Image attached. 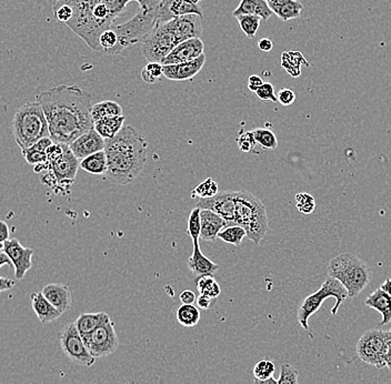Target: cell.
Returning <instances> with one entry per match:
<instances>
[{
	"label": "cell",
	"mask_w": 391,
	"mask_h": 384,
	"mask_svg": "<svg viewBox=\"0 0 391 384\" xmlns=\"http://www.w3.org/2000/svg\"><path fill=\"white\" fill-rule=\"evenodd\" d=\"M15 286H16V281L8 278H3V277L0 275V293L13 289Z\"/></svg>",
	"instance_id": "obj_53"
},
{
	"label": "cell",
	"mask_w": 391,
	"mask_h": 384,
	"mask_svg": "<svg viewBox=\"0 0 391 384\" xmlns=\"http://www.w3.org/2000/svg\"><path fill=\"white\" fill-rule=\"evenodd\" d=\"M91 115L93 123H96L98 120L105 119V118L123 116V107L116 101H100L98 104L91 106Z\"/></svg>",
	"instance_id": "obj_30"
},
{
	"label": "cell",
	"mask_w": 391,
	"mask_h": 384,
	"mask_svg": "<svg viewBox=\"0 0 391 384\" xmlns=\"http://www.w3.org/2000/svg\"><path fill=\"white\" fill-rule=\"evenodd\" d=\"M243 15H254L260 17L263 22H267L274 13L266 0H240L237 8L233 11V16L236 18Z\"/></svg>",
	"instance_id": "obj_25"
},
{
	"label": "cell",
	"mask_w": 391,
	"mask_h": 384,
	"mask_svg": "<svg viewBox=\"0 0 391 384\" xmlns=\"http://www.w3.org/2000/svg\"><path fill=\"white\" fill-rule=\"evenodd\" d=\"M3 243H0V251L3 250Z\"/></svg>",
	"instance_id": "obj_60"
},
{
	"label": "cell",
	"mask_w": 391,
	"mask_h": 384,
	"mask_svg": "<svg viewBox=\"0 0 391 384\" xmlns=\"http://www.w3.org/2000/svg\"><path fill=\"white\" fill-rule=\"evenodd\" d=\"M54 142L50 139V137H46L39 141L36 142L35 145L31 146L28 149L22 150V153L28 164L33 166L45 164L47 161V149L52 145Z\"/></svg>",
	"instance_id": "obj_28"
},
{
	"label": "cell",
	"mask_w": 391,
	"mask_h": 384,
	"mask_svg": "<svg viewBox=\"0 0 391 384\" xmlns=\"http://www.w3.org/2000/svg\"><path fill=\"white\" fill-rule=\"evenodd\" d=\"M110 316L105 312H97V314H82L75 320V327L82 338L86 335H91L93 330H96L99 325H102Z\"/></svg>",
	"instance_id": "obj_26"
},
{
	"label": "cell",
	"mask_w": 391,
	"mask_h": 384,
	"mask_svg": "<svg viewBox=\"0 0 391 384\" xmlns=\"http://www.w3.org/2000/svg\"><path fill=\"white\" fill-rule=\"evenodd\" d=\"M386 367L391 371V330L387 331Z\"/></svg>",
	"instance_id": "obj_55"
},
{
	"label": "cell",
	"mask_w": 391,
	"mask_h": 384,
	"mask_svg": "<svg viewBox=\"0 0 391 384\" xmlns=\"http://www.w3.org/2000/svg\"><path fill=\"white\" fill-rule=\"evenodd\" d=\"M381 289L383 291L387 292L391 297V279H387L383 284H381Z\"/></svg>",
	"instance_id": "obj_59"
},
{
	"label": "cell",
	"mask_w": 391,
	"mask_h": 384,
	"mask_svg": "<svg viewBox=\"0 0 391 384\" xmlns=\"http://www.w3.org/2000/svg\"><path fill=\"white\" fill-rule=\"evenodd\" d=\"M169 22L179 44L188 39L200 38L203 35V18L198 15H186Z\"/></svg>",
	"instance_id": "obj_18"
},
{
	"label": "cell",
	"mask_w": 391,
	"mask_h": 384,
	"mask_svg": "<svg viewBox=\"0 0 391 384\" xmlns=\"http://www.w3.org/2000/svg\"><path fill=\"white\" fill-rule=\"evenodd\" d=\"M177 321L186 328H192L200 321L199 309L194 305H183L178 308Z\"/></svg>",
	"instance_id": "obj_33"
},
{
	"label": "cell",
	"mask_w": 391,
	"mask_h": 384,
	"mask_svg": "<svg viewBox=\"0 0 391 384\" xmlns=\"http://www.w3.org/2000/svg\"><path fill=\"white\" fill-rule=\"evenodd\" d=\"M68 146L75 157L80 161L88 155L102 151L105 149V139L97 134L95 129L91 128L80 135Z\"/></svg>",
	"instance_id": "obj_17"
},
{
	"label": "cell",
	"mask_w": 391,
	"mask_h": 384,
	"mask_svg": "<svg viewBox=\"0 0 391 384\" xmlns=\"http://www.w3.org/2000/svg\"><path fill=\"white\" fill-rule=\"evenodd\" d=\"M298 376L297 369L288 363H284L280 368L279 379L277 381L278 384H298Z\"/></svg>",
	"instance_id": "obj_44"
},
{
	"label": "cell",
	"mask_w": 391,
	"mask_h": 384,
	"mask_svg": "<svg viewBox=\"0 0 391 384\" xmlns=\"http://www.w3.org/2000/svg\"><path fill=\"white\" fill-rule=\"evenodd\" d=\"M203 54H205V45L201 38L188 39L178 44L169 55L162 60V65L186 63L200 57Z\"/></svg>",
	"instance_id": "obj_16"
},
{
	"label": "cell",
	"mask_w": 391,
	"mask_h": 384,
	"mask_svg": "<svg viewBox=\"0 0 391 384\" xmlns=\"http://www.w3.org/2000/svg\"><path fill=\"white\" fill-rule=\"evenodd\" d=\"M309 66L307 63L304 56L301 55L299 52H284L282 56V66L284 70L287 71L288 74L291 76L297 77L300 76L301 74V65Z\"/></svg>",
	"instance_id": "obj_31"
},
{
	"label": "cell",
	"mask_w": 391,
	"mask_h": 384,
	"mask_svg": "<svg viewBox=\"0 0 391 384\" xmlns=\"http://www.w3.org/2000/svg\"><path fill=\"white\" fill-rule=\"evenodd\" d=\"M196 295L192 290H183L181 293V301L183 305H194L196 302Z\"/></svg>",
	"instance_id": "obj_50"
},
{
	"label": "cell",
	"mask_w": 391,
	"mask_h": 384,
	"mask_svg": "<svg viewBox=\"0 0 391 384\" xmlns=\"http://www.w3.org/2000/svg\"><path fill=\"white\" fill-rule=\"evenodd\" d=\"M257 98L263 101H271V102H278L277 95L275 93V88L270 82H263V85L256 91Z\"/></svg>",
	"instance_id": "obj_47"
},
{
	"label": "cell",
	"mask_w": 391,
	"mask_h": 384,
	"mask_svg": "<svg viewBox=\"0 0 391 384\" xmlns=\"http://www.w3.org/2000/svg\"><path fill=\"white\" fill-rule=\"evenodd\" d=\"M200 1L201 0H159L156 24L192 14L204 18V10L199 6Z\"/></svg>",
	"instance_id": "obj_15"
},
{
	"label": "cell",
	"mask_w": 391,
	"mask_h": 384,
	"mask_svg": "<svg viewBox=\"0 0 391 384\" xmlns=\"http://www.w3.org/2000/svg\"><path fill=\"white\" fill-rule=\"evenodd\" d=\"M355 352L367 364L377 369L386 367L387 331L369 330L361 335L355 346Z\"/></svg>",
	"instance_id": "obj_10"
},
{
	"label": "cell",
	"mask_w": 391,
	"mask_h": 384,
	"mask_svg": "<svg viewBox=\"0 0 391 384\" xmlns=\"http://www.w3.org/2000/svg\"><path fill=\"white\" fill-rule=\"evenodd\" d=\"M99 52H102L105 55H117L121 52L119 48V43H118V36L115 30H105L104 33L100 35L98 40Z\"/></svg>",
	"instance_id": "obj_32"
},
{
	"label": "cell",
	"mask_w": 391,
	"mask_h": 384,
	"mask_svg": "<svg viewBox=\"0 0 391 384\" xmlns=\"http://www.w3.org/2000/svg\"><path fill=\"white\" fill-rule=\"evenodd\" d=\"M56 1H61V0H56Z\"/></svg>",
	"instance_id": "obj_61"
},
{
	"label": "cell",
	"mask_w": 391,
	"mask_h": 384,
	"mask_svg": "<svg viewBox=\"0 0 391 384\" xmlns=\"http://www.w3.org/2000/svg\"><path fill=\"white\" fill-rule=\"evenodd\" d=\"M263 85V80L261 79V77L258 76V75H252V76L249 77L248 89L252 91V93H256Z\"/></svg>",
	"instance_id": "obj_49"
},
{
	"label": "cell",
	"mask_w": 391,
	"mask_h": 384,
	"mask_svg": "<svg viewBox=\"0 0 391 384\" xmlns=\"http://www.w3.org/2000/svg\"><path fill=\"white\" fill-rule=\"evenodd\" d=\"M6 265H11L10 260H9L8 256H6L5 252L1 250L0 251V268Z\"/></svg>",
	"instance_id": "obj_57"
},
{
	"label": "cell",
	"mask_w": 391,
	"mask_h": 384,
	"mask_svg": "<svg viewBox=\"0 0 391 384\" xmlns=\"http://www.w3.org/2000/svg\"><path fill=\"white\" fill-rule=\"evenodd\" d=\"M302 9L304 6L298 0H287L275 15L279 17L282 22H289L300 18Z\"/></svg>",
	"instance_id": "obj_36"
},
{
	"label": "cell",
	"mask_w": 391,
	"mask_h": 384,
	"mask_svg": "<svg viewBox=\"0 0 391 384\" xmlns=\"http://www.w3.org/2000/svg\"><path fill=\"white\" fill-rule=\"evenodd\" d=\"M79 168L84 171L88 172L89 175H106L107 157L104 150L93 153V155H88L85 159L80 160Z\"/></svg>",
	"instance_id": "obj_29"
},
{
	"label": "cell",
	"mask_w": 391,
	"mask_h": 384,
	"mask_svg": "<svg viewBox=\"0 0 391 384\" xmlns=\"http://www.w3.org/2000/svg\"><path fill=\"white\" fill-rule=\"evenodd\" d=\"M141 54L149 63H160L179 44L170 22H158L142 38Z\"/></svg>",
	"instance_id": "obj_9"
},
{
	"label": "cell",
	"mask_w": 391,
	"mask_h": 384,
	"mask_svg": "<svg viewBox=\"0 0 391 384\" xmlns=\"http://www.w3.org/2000/svg\"><path fill=\"white\" fill-rule=\"evenodd\" d=\"M276 372V365L270 359H263L258 361L254 367L252 374L254 379L267 380L274 376Z\"/></svg>",
	"instance_id": "obj_39"
},
{
	"label": "cell",
	"mask_w": 391,
	"mask_h": 384,
	"mask_svg": "<svg viewBox=\"0 0 391 384\" xmlns=\"http://www.w3.org/2000/svg\"><path fill=\"white\" fill-rule=\"evenodd\" d=\"M245 237H247V233L244 228H241L240 226H237V224L224 226L218 235L219 239H222L224 243L236 245V247L240 245Z\"/></svg>",
	"instance_id": "obj_35"
},
{
	"label": "cell",
	"mask_w": 391,
	"mask_h": 384,
	"mask_svg": "<svg viewBox=\"0 0 391 384\" xmlns=\"http://www.w3.org/2000/svg\"><path fill=\"white\" fill-rule=\"evenodd\" d=\"M236 20H238L241 31L249 39H254L256 37L260 24L263 22L260 17L254 16V15H243V16L236 17Z\"/></svg>",
	"instance_id": "obj_37"
},
{
	"label": "cell",
	"mask_w": 391,
	"mask_h": 384,
	"mask_svg": "<svg viewBox=\"0 0 391 384\" xmlns=\"http://www.w3.org/2000/svg\"><path fill=\"white\" fill-rule=\"evenodd\" d=\"M196 302H197L198 309H201V310H207V309L210 308L211 302H213V299L207 297V295H200L199 297L196 299Z\"/></svg>",
	"instance_id": "obj_51"
},
{
	"label": "cell",
	"mask_w": 391,
	"mask_h": 384,
	"mask_svg": "<svg viewBox=\"0 0 391 384\" xmlns=\"http://www.w3.org/2000/svg\"><path fill=\"white\" fill-rule=\"evenodd\" d=\"M3 252L8 256L11 265L15 268V278L22 280L26 273L33 267V256L35 250L24 247L20 240L8 239L3 243Z\"/></svg>",
	"instance_id": "obj_13"
},
{
	"label": "cell",
	"mask_w": 391,
	"mask_h": 384,
	"mask_svg": "<svg viewBox=\"0 0 391 384\" xmlns=\"http://www.w3.org/2000/svg\"><path fill=\"white\" fill-rule=\"evenodd\" d=\"M328 277L345 286L348 297L355 298L370 284L371 268L355 254H342L329 261Z\"/></svg>",
	"instance_id": "obj_6"
},
{
	"label": "cell",
	"mask_w": 391,
	"mask_h": 384,
	"mask_svg": "<svg viewBox=\"0 0 391 384\" xmlns=\"http://www.w3.org/2000/svg\"><path fill=\"white\" fill-rule=\"evenodd\" d=\"M365 305L368 308L374 309L381 314V322L379 325H387L391 322V297L383 291L381 288H378L372 292L369 297L367 298Z\"/></svg>",
	"instance_id": "obj_24"
},
{
	"label": "cell",
	"mask_w": 391,
	"mask_h": 384,
	"mask_svg": "<svg viewBox=\"0 0 391 384\" xmlns=\"http://www.w3.org/2000/svg\"><path fill=\"white\" fill-rule=\"evenodd\" d=\"M46 153V162L35 166L33 171L39 174L43 185L49 187L55 194L59 191L69 192L76 181L79 160L65 144H52Z\"/></svg>",
	"instance_id": "obj_4"
},
{
	"label": "cell",
	"mask_w": 391,
	"mask_h": 384,
	"mask_svg": "<svg viewBox=\"0 0 391 384\" xmlns=\"http://www.w3.org/2000/svg\"><path fill=\"white\" fill-rule=\"evenodd\" d=\"M164 76V68L160 63H148L142 68L141 78L147 84H155Z\"/></svg>",
	"instance_id": "obj_40"
},
{
	"label": "cell",
	"mask_w": 391,
	"mask_h": 384,
	"mask_svg": "<svg viewBox=\"0 0 391 384\" xmlns=\"http://www.w3.org/2000/svg\"><path fill=\"white\" fill-rule=\"evenodd\" d=\"M266 1H267L269 8L271 9V11H273L275 15L277 11L279 10L280 7H282V6L284 5L287 0H266Z\"/></svg>",
	"instance_id": "obj_56"
},
{
	"label": "cell",
	"mask_w": 391,
	"mask_h": 384,
	"mask_svg": "<svg viewBox=\"0 0 391 384\" xmlns=\"http://www.w3.org/2000/svg\"><path fill=\"white\" fill-rule=\"evenodd\" d=\"M31 307L36 316L43 325L57 321L63 314L44 297L40 292H33L31 295Z\"/></svg>",
	"instance_id": "obj_22"
},
{
	"label": "cell",
	"mask_w": 391,
	"mask_h": 384,
	"mask_svg": "<svg viewBox=\"0 0 391 384\" xmlns=\"http://www.w3.org/2000/svg\"><path fill=\"white\" fill-rule=\"evenodd\" d=\"M237 144H238L239 149H240L243 153H250V151L254 149L256 145H257V142L254 140L252 131L243 132V134L239 136L238 139H237Z\"/></svg>",
	"instance_id": "obj_46"
},
{
	"label": "cell",
	"mask_w": 391,
	"mask_h": 384,
	"mask_svg": "<svg viewBox=\"0 0 391 384\" xmlns=\"http://www.w3.org/2000/svg\"><path fill=\"white\" fill-rule=\"evenodd\" d=\"M296 207L299 213L310 215L316 208L315 198L307 192H299L296 194Z\"/></svg>",
	"instance_id": "obj_41"
},
{
	"label": "cell",
	"mask_w": 391,
	"mask_h": 384,
	"mask_svg": "<svg viewBox=\"0 0 391 384\" xmlns=\"http://www.w3.org/2000/svg\"><path fill=\"white\" fill-rule=\"evenodd\" d=\"M54 14L59 22L68 24L69 20L72 18L74 11L70 5H68L65 0H61L54 3Z\"/></svg>",
	"instance_id": "obj_45"
},
{
	"label": "cell",
	"mask_w": 391,
	"mask_h": 384,
	"mask_svg": "<svg viewBox=\"0 0 391 384\" xmlns=\"http://www.w3.org/2000/svg\"><path fill=\"white\" fill-rule=\"evenodd\" d=\"M197 289L200 295H207L210 299H216L220 295L222 289L213 275H200L197 279Z\"/></svg>",
	"instance_id": "obj_34"
},
{
	"label": "cell",
	"mask_w": 391,
	"mask_h": 384,
	"mask_svg": "<svg viewBox=\"0 0 391 384\" xmlns=\"http://www.w3.org/2000/svg\"><path fill=\"white\" fill-rule=\"evenodd\" d=\"M48 123L54 144L70 145L76 138L93 128L91 93L78 86L59 85L37 95Z\"/></svg>",
	"instance_id": "obj_1"
},
{
	"label": "cell",
	"mask_w": 391,
	"mask_h": 384,
	"mask_svg": "<svg viewBox=\"0 0 391 384\" xmlns=\"http://www.w3.org/2000/svg\"><path fill=\"white\" fill-rule=\"evenodd\" d=\"M235 224L244 228L247 237L259 245L269 229L265 205L248 191H235Z\"/></svg>",
	"instance_id": "obj_5"
},
{
	"label": "cell",
	"mask_w": 391,
	"mask_h": 384,
	"mask_svg": "<svg viewBox=\"0 0 391 384\" xmlns=\"http://www.w3.org/2000/svg\"><path fill=\"white\" fill-rule=\"evenodd\" d=\"M296 100V93L293 90L288 89V88H284V89L280 90L277 95V101H279L282 106H290L293 105Z\"/></svg>",
	"instance_id": "obj_48"
},
{
	"label": "cell",
	"mask_w": 391,
	"mask_h": 384,
	"mask_svg": "<svg viewBox=\"0 0 391 384\" xmlns=\"http://www.w3.org/2000/svg\"><path fill=\"white\" fill-rule=\"evenodd\" d=\"M196 207L211 210L224 219L227 226L235 224V191L218 192L211 198H197Z\"/></svg>",
	"instance_id": "obj_14"
},
{
	"label": "cell",
	"mask_w": 391,
	"mask_h": 384,
	"mask_svg": "<svg viewBox=\"0 0 391 384\" xmlns=\"http://www.w3.org/2000/svg\"><path fill=\"white\" fill-rule=\"evenodd\" d=\"M125 120H126L125 116L105 118V119L93 123V129L105 140L112 139L123 129L125 125Z\"/></svg>",
	"instance_id": "obj_27"
},
{
	"label": "cell",
	"mask_w": 391,
	"mask_h": 384,
	"mask_svg": "<svg viewBox=\"0 0 391 384\" xmlns=\"http://www.w3.org/2000/svg\"><path fill=\"white\" fill-rule=\"evenodd\" d=\"M192 243H194V249H192V256L188 260L189 269L192 270V272L197 277L215 275V273L218 271L219 266L203 254L199 247V241Z\"/></svg>",
	"instance_id": "obj_23"
},
{
	"label": "cell",
	"mask_w": 391,
	"mask_h": 384,
	"mask_svg": "<svg viewBox=\"0 0 391 384\" xmlns=\"http://www.w3.org/2000/svg\"><path fill=\"white\" fill-rule=\"evenodd\" d=\"M59 344L63 355H66L71 362L82 367H93L96 359L88 351L84 339L75 327L74 322H69L59 332Z\"/></svg>",
	"instance_id": "obj_11"
},
{
	"label": "cell",
	"mask_w": 391,
	"mask_h": 384,
	"mask_svg": "<svg viewBox=\"0 0 391 384\" xmlns=\"http://www.w3.org/2000/svg\"><path fill=\"white\" fill-rule=\"evenodd\" d=\"M10 230L8 224L5 221L0 220V243H3L7 240L10 239Z\"/></svg>",
	"instance_id": "obj_52"
},
{
	"label": "cell",
	"mask_w": 391,
	"mask_h": 384,
	"mask_svg": "<svg viewBox=\"0 0 391 384\" xmlns=\"http://www.w3.org/2000/svg\"><path fill=\"white\" fill-rule=\"evenodd\" d=\"M187 233L192 238V243H197L200 239V209L194 207L189 215Z\"/></svg>",
	"instance_id": "obj_42"
},
{
	"label": "cell",
	"mask_w": 391,
	"mask_h": 384,
	"mask_svg": "<svg viewBox=\"0 0 391 384\" xmlns=\"http://www.w3.org/2000/svg\"><path fill=\"white\" fill-rule=\"evenodd\" d=\"M41 293L61 314H65L70 309L71 292L66 284H47L41 290Z\"/></svg>",
	"instance_id": "obj_21"
},
{
	"label": "cell",
	"mask_w": 391,
	"mask_h": 384,
	"mask_svg": "<svg viewBox=\"0 0 391 384\" xmlns=\"http://www.w3.org/2000/svg\"><path fill=\"white\" fill-rule=\"evenodd\" d=\"M107 179L116 185L132 183L145 167L148 142L132 125H123L112 139L105 140Z\"/></svg>",
	"instance_id": "obj_2"
},
{
	"label": "cell",
	"mask_w": 391,
	"mask_h": 384,
	"mask_svg": "<svg viewBox=\"0 0 391 384\" xmlns=\"http://www.w3.org/2000/svg\"><path fill=\"white\" fill-rule=\"evenodd\" d=\"M11 128L15 141L22 151L31 148L43 138L49 137L46 117L37 101L22 105L17 110Z\"/></svg>",
	"instance_id": "obj_7"
},
{
	"label": "cell",
	"mask_w": 391,
	"mask_h": 384,
	"mask_svg": "<svg viewBox=\"0 0 391 384\" xmlns=\"http://www.w3.org/2000/svg\"><path fill=\"white\" fill-rule=\"evenodd\" d=\"M258 48H259V50H261V52H269L274 48V44H273V41L269 38L260 39V40L258 41Z\"/></svg>",
	"instance_id": "obj_54"
},
{
	"label": "cell",
	"mask_w": 391,
	"mask_h": 384,
	"mask_svg": "<svg viewBox=\"0 0 391 384\" xmlns=\"http://www.w3.org/2000/svg\"><path fill=\"white\" fill-rule=\"evenodd\" d=\"M82 339L88 351L91 352V355L96 360L112 355L119 346L115 323L110 318L96 330H93L91 335H86Z\"/></svg>",
	"instance_id": "obj_12"
},
{
	"label": "cell",
	"mask_w": 391,
	"mask_h": 384,
	"mask_svg": "<svg viewBox=\"0 0 391 384\" xmlns=\"http://www.w3.org/2000/svg\"><path fill=\"white\" fill-rule=\"evenodd\" d=\"M328 298L336 299V305L331 310V314L336 316L338 314L340 305L345 302V300L347 299L348 292L339 281L330 278V277L325 279L323 286H320L317 292L308 295L299 305L298 311H297V320H298L299 325H301L302 329H309L308 321H309L310 316L319 310L320 307Z\"/></svg>",
	"instance_id": "obj_8"
},
{
	"label": "cell",
	"mask_w": 391,
	"mask_h": 384,
	"mask_svg": "<svg viewBox=\"0 0 391 384\" xmlns=\"http://www.w3.org/2000/svg\"><path fill=\"white\" fill-rule=\"evenodd\" d=\"M206 59H207V57H206L205 54H203L200 57L190 60V61H186V63L162 66L164 76L167 79L174 80V82L192 79L203 69Z\"/></svg>",
	"instance_id": "obj_19"
},
{
	"label": "cell",
	"mask_w": 391,
	"mask_h": 384,
	"mask_svg": "<svg viewBox=\"0 0 391 384\" xmlns=\"http://www.w3.org/2000/svg\"><path fill=\"white\" fill-rule=\"evenodd\" d=\"M217 194H218V185L211 178L206 179L192 191L194 196H197V198H201V199L211 198V197L216 196Z\"/></svg>",
	"instance_id": "obj_43"
},
{
	"label": "cell",
	"mask_w": 391,
	"mask_h": 384,
	"mask_svg": "<svg viewBox=\"0 0 391 384\" xmlns=\"http://www.w3.org/2000/svg\"><path fill=\"white\" fill-rule=\"evenodd\" d=\"M254 384H278V381L273 376V378H269V379L267 380L254 379Z\"/></svg>",
	"instance_id": "obj_58"
},
{
	"label": "cell",
	"mask_w": 391,
	"mask_h": 384,
	"mask_svg": "<svg viewBox=\"0 0 391 384\" xmlns=\"http://www.w3.org/2000/svg\"><path fill=\"white\" fill-rule=\"evenodd\" d=\"M226 226V221L211 210L200 209V239L215 241Z\"/></svg>",
	"instance_id": "obj_20"
},
{
	"label": "cell",
	"mask_w": 391,
	"mask_h": 384,
	"mask_svg": "<svg viewBox=\"0 0 391 384\" xmlns=\"http://www.w3.org/2000/svg\"><path fill=\"white\" fill-rule=\"evenodd\" d=\"M254 140L266 150H275L278 147L276 135L269 129L257 128L252 130Z\"/></svg>",
	"instance_id": "obj_38"
},
{
	"label": "cell",
	"mask_w": 391,
	"mask_h": 384,
	"mask_svg": "<svg viewBox=\"0 0 391 384\" xmlns=\"http://www.w3.org/2000/svg\"><path fill=\"white\" fill-rule=\"evenodd\" d=\"M74 14L66 24L89 48L99 52V37L115 24V15L102 0H65Z\"/></svg>",
	"instance_id": "obj_3"
}]
</instances>
